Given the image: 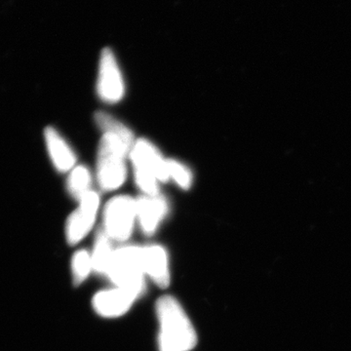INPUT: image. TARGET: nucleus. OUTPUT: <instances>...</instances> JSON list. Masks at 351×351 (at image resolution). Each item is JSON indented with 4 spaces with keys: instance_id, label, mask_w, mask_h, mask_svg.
<instances>
[{
    "instance_id": "nucleus-6",
    "label": "nucleus",
    "mask_w": 351,
    "mask_h": 351,
    "mask_svg": "<svg viewBox=\"0 0 351 351\" xmlns=\"http://www.w3.org/2000/svg\"><path fill=\"white\" fill-rule=\"evenodd\" d=\"M97 92L101 100L108 104L119 103L124 97L125 85L123 76L114 53L110 48H104L101 53Z\"/></svg>"
},
{
    "instance_id": "nucleus-10",
    "label": "nucleus",
    "mask_w": 351,
    "mask_h": 351,
    "mask_svg": "<svg viewBox=\"0 0 351 351\" xmlns=\"http://www.w3.org/2000/svg\"><path fill=\"white\" fill-rule=\"evenodd\" d=\"M143 265L147 274L158 287L165 289L170 284L169 265L165 249L159 245L143 247Z\"/></svg>"
},
{
    "instance_id": "nucleus-3",
    "label": "nucleus",
    "mask_w": 351,
    "mask_h": 351,
    "mask_svg": "<svg viewBox=\"0 0 351 351\" xmlns=\"http://www.w3.org/2000/svg\"><path fill=\"white\" fill-rule=\"evenodd\" d=\"M143 247L124 246L113 252L107 276L117 288L138 297L145 289Z\"/></svg>"
},
{
    "instance_id": "nucleus-13",
    "label": "nucleus",
    "mask_w": 351,
    "mask_h": 351,
    "mask_svg": "<svg viewBox=\"0 0 351 351\" xmlns=\"http://www.w3.org/2000/svg\"><path fill=\"white\" fill-rule=\"evenodd\" d=\"M113 250L110 239L105 232H101L97 235L93 253H92V263L93 270L99 274L107 276L108 267L113 256Z\"/></svg>"
},
{
    "instance_id": "nucleus-16",
    "label": "nucleus",
    "mask_w": 351,
    "mask_h": 351,
    "mask_svg": "<svg viewBox=\"0 0 351 351\" xmlns=\"http://www.w3.org/2000/svg\"><path fill=\"white\" fill-rule=\"evenodd\" d=\"M170 179L182 189H189L193 184V177L191 171L184 164L174 159L167 160Z\"/></svg>"
},
{
    "instance_id": "nucleus-8",
    "label": "nucleus",
    "mask_w": 351,
    "mask_h": 351,
    "mask_svg": "<svg viewBox=\"0 0 351 351\" xmlns=\"http://www.w3.org/2000/svg\"><path fill=\"white\" fill-rule=\"evenodd\" d=\"M137 219L143 232L154 234L169 212V204L163 196L143 195L136 199Z\"/></svg>"
},
{
    "instance_id": "nucleus-9",
    "label": "nucleus",
    "mask_w": 351,
    "mask_h": 351,
    "mask_svg": "<svg viewBox=\"0 0 351 351\" xmlns=\"http://www.w3.org/2000/svg\"><path fill=\"white\" fill-rule=\"evenodd\" d=\"M137 297L123 289L101 291L95 295V311L103 317L113 318L123 315L130 309Z\"/></svg>"
},
{
    "instance_id": "nucleus-11",
    "label": "nucleus",
    "mask_w": 351,
    "mask_h": 351,
    "mask_svg": "<svg viewBox=\"0 0 351 351\" xmlns=\"http://www.w3.org/2000/svg\"><path fill=\"white\" fill-rule=\"evenodd\" d=\"M46 145L51 160L59 172H69L75 167L76 156L64 138L56 129L48 127L45 129Z\"/></svg>"
},
{
    "instance_id": "nucleus-1",
    "label": "nucleus",
    "mask_w": 351,
    "mask_h": 351,
    "mask_svg": "<svg viewBox=\"0 0 351 351\" xmlns=\"http://www.w3.org/2000/svg\"><path fill=\"white\" fill-rule=\"evenodd\" d=\"M136 184L145 195H158L159 184L169 181L167 160L149 141H136L130 152Z\"/></svg>"
},
{
    "instance_id": "nucleus-7",
    "label": "nucleus",
    "mask_w": 351,
    "mask_h": 351,
    "mask_svg": "<svg viewBox=\"0 0 351 351\" xmlns=\"http://www.w3.org/2000/svg\"><path fill=\"white\" fill-rule=\"evenodd\" d=\"M100 207V197L94 191L80 201V207L69 216L66 225V240L71 245L77 244L91 230Z\"/></svg>"
},
{
    "instance_id": "nucleus-4",
    "label": "nucleus",
    "mask_w": 351,
    "mask_h": 351,
    "mask_svg": "<svg viewBox=\"0 0 351 351\" xmlns=\"http://www.w3.org/2000/svg\"><path fill=\"white\" fill-rule=\"evenodd\" d=\"M156 313L160 323V334L174 341L184 351L195 348L197 335L195 327L175 298L161 297L157 301Z\"/></svg>"
},
{
    "instance_id": "nucleus-5",
    "label": "nucleus",
    "mask_w": 351,
    "mask_h": 351,
    "mask_svg": "<svg viewBox=\"0 0 351 351\" xmlns=\"http://www.w3.org/2000/svg\"><path fill=\"white\" fill-rule=\"evenodd\" d=\"M136 219V199L127 195L112 198L108 201L104 214L106 234L115 241H125L133 232Z\"/></svg>"
},
{
    "instance_id": "nucleus-14",
    "label": "nucleus",
    "mask_w": 351,
    "mask_h": 351,
    "mask_svg": "<svg viewBox=\"0 0 351 351\" xmlns=\"http://www.w3.org/2000/svg\"><path fill=\"white\" fill-rule=\"evenodd\" d=\"M92 175L85 166H76L69 173L66 189L73 199L80 200L91 191Z\"/></svg>"
},
{
    "instance_id": "nucleus-12",
    "label": "nucleus",
    "mask_w": 351,
    "mask_h": 351,
    "mask_svg": "<svg viewBox=\"0 0 351 351\" xmlns=\"http://www.w3.org/2000/svg\"><path fill=\"white\" fill-rule=\"evenodd\" d=\"M97 125L104 132V134H110L117 136L131 149H133L136 141L134 133L122 122L115 119L112 115L104 112H99L95 114Z\"/></svg>"
},
{
    "instance_id": "nucleus-2",
    "label": "nucleus",
    "mask_w": 351,
    "mask_h": 351,
    "mask_svg": "<svg viewBox=\"0 0 351 351\" xmlns=\"http://www.w3.org/2000/svg\"><path fill=\"white\" fill-rule=\"evenodd\" d=\"M131 149L119 137L104 134L97 157V179L101 189L112 191L126 181V158Z\"/></svg>"
},
{
    "instance_id": "nucleus-15",
    "label": "nucleus",
    "mask_w": 351,
    "mask_h": 351,
    "mask_svg": "<svg viewBox=\"0 0 351 351\" xmlns=\"http://www.w3.org/2000/svg\"><path fill=\"white\" fill-rule=\"evenodd\" d=\"M93 270L91 255L86 250L76 252L71 261V271H73V282L80 285Z\"/></svg>"
},
{
    "instance_id": "nucleus-17",
    "label": "nucleus",
    "mask_w": 351,
    "mask_h": 351,
    "mask_svg": "<svg viewBox=\"0 0 351 351\" xmlns=\"http://www.w3.org/2000/svg\"><path fill=\"white\" fill-rule=\"evenodd\" d=\"M159 350L160 351H184L174 341L159 332L158 337Z\"/></svg>"
}]
</instances>
